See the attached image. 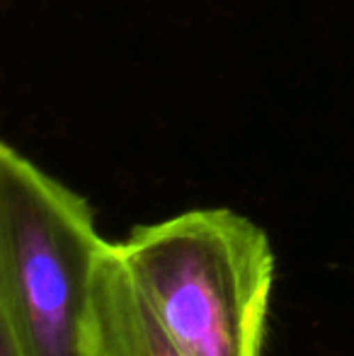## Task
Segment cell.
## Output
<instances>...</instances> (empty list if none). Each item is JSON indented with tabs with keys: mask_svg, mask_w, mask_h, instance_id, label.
<instances>
[{
	"mask_svg": "<svg viewBox=\"0 0 354 356\" xmlns=\"http://www.w3.org/2000/svg\"><path fill=\"white\" fill-rule=\"evenodd\" d=\"M114 245L184 356H262L274 250L260 225L231 209H194Z\"/></svg>",
	"mask_w": 354,
	"mask_h": 356,
	"instance_id": "obj_1",
	"label": "cell"
},
{
	"mask_svg": "<svg viewBox=\"0 0 354 356\" xmlns=\"http://www.w3.org/2000/svg\"><path fill=\"white\" fill-rule=\"evenodd\" d=\"M107 240L81 194L0 145V334L17 356H86Z\"/></svg>",
	"mask_w": 354,
	"mask_h": 356,
	"instance_id": "obj_2",
	"label": "cell"
},
{
	"mask_svg": "<svg viewBox=\"0 0 354 356\" xmlns=\"http://www.w3.org/2000/svg\"><path fill=\"white\" fill-rule=\"evenodd\" d=\"M86 356H184L127 272L114 243L99 254L86 323Z\"/></svg>",
	"mask_w": 354,
	"mask_h": 356,
	"instance_id": "obj_3",
	"label": "cell"
},
{
	"mask_svg": "<svg viewBox=\"0 0 354 356\" xmlns=\"http://www.w3.org/2000/svg\"><path fill=\"white\" fill-rule=\"evenodd\" d=\"M0 356H17L13 349V344H10L8 337H3V334H0Z\"/></svg>",
	"mask_w": 354,
	"mask_h": 356,
	"instance_id": "obj_4",
	"label": "cell"
}]
</instances>
